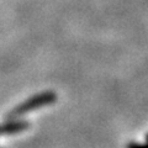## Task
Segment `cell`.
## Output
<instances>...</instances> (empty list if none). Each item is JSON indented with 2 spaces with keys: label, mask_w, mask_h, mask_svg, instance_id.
<instances>
[{
  "label": "cell",
  "mask_w": 148,
  "mask_h": 148,
  "mask_svg": "<svg viewBox=\"0 0 148 148\" xmlns=\"http://www.w3.org/2000/svg\"><path fill=\"white\" fill-rule=\"evenodd\" d=\"M56 100H57V95H56L53 91H43V92H41V94L32 96L31 99L26 100L25 103H22L20 106H17V108L11 112V116L26 114V112H29V111L41 108V106L53 104Z\"/></svg>",
  "instance_id": "1"
},
{
  "label": "cell",
  "mask_w": 148,
  "mask_h": 148,
  "mask_svg": "<svg viewBox=\"0 0 148 148\" xmlns=\"http://www.w3.org/2000/svg\"><path fill=\"white\" fill-rule=\"evenodd\" d=\"M29 127L27 122H10L5 125H0V135L3 133H16L21 132Z\"/></svg>",
  "instance_id": "2"
},
{
  "label": "cell",
  "mask_w": 148,
  "mask_h": 148,
  "mask_svg": "<svg viewBox=\"0 0 148 148\" xmlns=\"http://www.w3.org/2000/svg\"><path fill=\"white\" fill-rule=\"evenodd\" d=\"M127 148H148V146H143V145H138V143H130Z\"/></svg>",
  "instance_id": "3"
}]
</instances>
